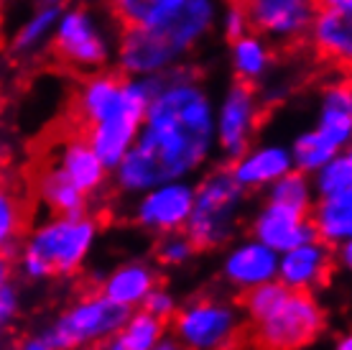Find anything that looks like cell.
<instances>
[{"label": "cell", "instance_id": "obj_13", "mask_svg": "<svg viewBox=\"0 0 352 350\" xmlns=\"http://www.w3.org/2000/svg\"><path fill=\"white\" fill-rule=\"evenodd\" d=\"M248 230H250V238L273 248L276 254H283V251L309 243V240H319L317 230L309 220V212L271 200H265L258 207V212L250 218Z\"/></svg>", "mask_w": 352, "mask_h": 350}, {"label": "cell", "instance_id": "obj_39", "mask_svg": "<svg viewBox=\"0 0 352 350\" xmlns=\"http://www.w3.org/2000/svg\"><path fill=\"white\" fill-rule=\"evenodd\" d=\"M28 3H38V6H52V8L64 10L67 6H72L74 0H28Z\"/></svg>", "mask_w": 352, "mask_h": 350}, {"label": "cell", "instance_id": "obj_37", "mask_svg": "<svg viewBox=\"0 0 352 350\" xmlns=\"http://www.w3.org/2000/svg\"><path fill=\"white\" fill-rule=\"evenodd\" d=\"M153 350H186V348L179 340H176V338H166V335H164V338H161V340L153 345Z\"/></svg>", "mask_w": 352, "mask_h": 350}, {"label": "cell", "instance_id": "obj_30", "mask_svg": "<svg viewBox=\"0 0 352 350\" xmlns=\"http://www.w3.org/2000/svg\"><path fill=\"white\" fill-rule=\"evenodd\" d=\"M164 3L166 0H100L102 10L110 16V21L118 28L146 23Z\"/></svg>", "mask_w": 352, "mask_h": 350}, {"label": "cell", "instance_id": "obj_27", "mask_svg": "<svg viewBox=\"0 0 352 350\" xmlns=\"http://www.w3.org/2000/svg\"><path fill=\"white\" fill-rule=\"evenodd\" d=\"M166 335V322L143 309H131V315L115 335L125 350H153V345Z\"/></svg>", "mask_w": 352, "mask_h": 350}, {"label": "cell", "instance_id": "obj_9", "mask_svg": "<svg viewBox=\"0 0 352 350\" xmlns=\"http://www.w3.org/2000/svg\"><path fill=\"white\" fill-rule=\"evenodd\" d=\"M324 307L311 291H291L271 315L250 322V340L258 350H304L324 333Z\"/></svg>", "mask_w": 352, "mask_h": 350}, {"label": "cell", "instance_id": "obj_25", "mask_svg": "<svg viewBox=\"0 0 352 350\" xmlns=\"http://www.w3.org/2000/svg\"><path fill=\"white\" fill-rule=\"evenodd\" d=\"M26 225V207L8 184H0V256L13 261L18 254V240Z\"/></svg>", "mask_w": 352, "mask_h": 350}, {"label": "cell", "instance_id": "obj_6", "mask_svg": "<svg viewBox=\"0 0 352 350\" xmlns=\"http://www.w3.org/2000/svg\"><path fill=\"white\" fill-rule=\"evenodd\" d=\"M115 39H118V26L105 10L74 0L56 21L49 56H54L64 70L77 74L107 70L113 67Z\"/></svg>", "mask_w": 352, "mask_h": 350}, {"label": "cell", "instance_id": "obj_2", "mask_svg": "<svg viewBox=\"0 0 352 350\" xmlns=\"http://www.w3.org/2000/svg\"><path fill=\"white\" fill-rule=\"evenodd\" d=\"M220 8L222 0H166L146 23L118 28L115 70L153 79L189 64L217 36Z\"/></svg>", "mask_w": 352, "mask_h": 350}, {"label": "cell", "instance_id": "obj_32", "mask_svg": "<svg viewBox=\"0 0 352 350\" xmlns=\"http://www.w3.org/2000/svg\"><path fill=\"white\" fill-rule=\"evenodd\" d=\"M253 31L250 28V21H248V13L243 8L240 0H222L220 18H217V34L225 39V41H232L238 36Z\"/></svg>", "mask_w": 352, "mask_h": 350}, {"label": "cell", "instance_id": "obj_42", "mask_svg": "<svg viewBox=\"0 0 352 350\" xmlns=\"http://www.w3.org/2000/svg\"><path fill=\"white\" fill-rule=\"evenodd\" d=\"M337 350H352V338H350V335L337 338Z\"/></svg>", "mask_w": 352, "mask_h": 350}, {"label": "cell", "instance_id": "obj_19", "mask_svg": "<svg viewBox=\"0 0 352 350\" xmlns=\"http://www.w3.org/2000/svg\"><path fill=\"white\" fill-rule=\"evenodd\" d=\"M232 179L245 192H261L278 176L294 169L289 146L283 143H250L238 158L225 161Z\"/></svg>", "mask_w": 352, "mask_h": 350}, {"label": "cell", "instance_id": "obj_10", "mask_svg": "<svg viewBox=\"0 0 352 350\" xmlns=\"http://www.w3.org/2000/svg\"><path fill=\"white\" fill-rule=\"evenodd\" d=\"M265 103L261 92L245 82H230L220 100H214V143L225 161L238 158L243 151L256 143Z\"/></svg>", "mask_w": 352, "mask_h": 350}, {"label": "cell", "instance_id": "obj_15", "mask_svg": "<svg viewBox=\"0 0 352 350\" xmlns=\"http://www.w3.org/2000/svg\"><path fill=\"white\" fill-rule=\"evenodd\" d=\"M332 271H335L332 248L322 240H309L278 254L276 279L291 291H314L329 284Z\"/></svg>", "mask_w": 352, "mask_h": 350}, {"label": "cell", "instance_id": "obj_20", "mask_svg": "<svg viewBox=\"0 0 352 350\" xmlns=\"http://www.w3.org/2000/svg\"><path fill=\"white\" fill-rule=\"evenodd\" d=\"M304 44L317 59L347 70L352 61V13L319 6Z\"/></svg>", "mask_w": 352, "mask_h": 350}, {"label": "cell", "instance_id": "obj_35", "mask_svg": "<svg viewBox=\"0 0 352 350\" xmlns=\"http://www.w3.org/2000/svg\"><path fill=\"white\" fill-rule=\"evenodd\" d=\"M335 251H337V254H332V256H335V261L342 266L344 271H350V266H352V240H344V243L335 245Z\"/></svg>", "mask_w": 352, "mask_h": 350}, {"label": "cell", "instance_id": "obj_5", "mask_svg": "<svg viewBox=\"0 0 352 350\" xmlns=\"http://www.w3.org/2000/svg\"><path fill=\"white\" fill-rule=\"evenodd\" d=\"M248 192L240 187L228 164L212 167L194 184L192 212L184 233L197 251H217L235 240L243 225Z\"/></svg>", "mask_w": 352, "mask_h": 350}, {"label": "cell", "instance_id": "obj_16", "mask_svg": "<svg viewBox=\"0 0 352 350\" xmlns=\"http://www.w3.org/2000/svg\"><path fill=\"white\" fill-rule=\"evenodd\" d=\"M59 16H62L59 8L26 0V13L18 18V23L10 28L8 39H6V52L10 59L16 64H36L44 56H49Z\"/></svg>", "mask_w": 352, "mask_h": 350}, {"label": "cell", "instance_id": "obj_40", "mask_svg": "<svg viewBox=\"0 0 352 350\" xmlns=\"http://www.w3.org/2000/svg\"><path fill=\"white\" fill-rule=\"evenodd\" d=\"M89 350H125V348L120 345L118 338H110L107 342H100V345H95V348H89Z\"/></svg>", "mask_w": 352, "mask_h": 350}, {"label": "cell", "instance_id": "obj_31", "mask_svg": "<svg viewBox=\"0 0 352 350\" xmlns=\"http://www.w3.org/2000/svg\"><path fill=\"white\" fill-rule=\"evenodd\" d=\"M194 254H197V248L186 238L184 230L166 233L156 243V261L164 263V266H184L186 261H192Z\"/></svg>", "mask_w": 352, "mask_h": 350}, {"label": "cell", "instance_id": "obj_36", "mask_svg": "<svg viewBox=\"0 0 352 350\" xmlns=\"http://www.w3.org/2000/svg\"><path fill=\"white\" fill-rule=\"evenodd\" d=\"M18 350H52L49 348V342L44 340V335H41V330L34 335H28V338H23V342L18 345Z\"/></svg>", "mask_w": 352, "mask_h": 350}, {"label": "cell", "instance_id": "obj_3", "mask_svg": "<svg viewBox=\"0 0 352 350\" xmlns=\"http://www.w3.org/2000/svg\"><path fill=\"white\" fill-rule=\"evenodd\" d=\"M151 90L153 79L128 77L113 67L82 74L72 110L107 172L120 164L141 131Z\"/></svg>", "mask_w": 352, "mask_h": 350}, {"label": "cell", "instance_id": "obj_11", "mask_svg": "<svg viewBox=\"0 0 352 350\" xmlns=\"http://www.w3.org/2000/svg\"><path fill=\"white\" fill-rule=\"evenodd\" d=\"M250 28L276 49H296L319 10V0H240Z\"/></svg>", "mask_w": 352, "mask_h": 350}, {"label": "cell", "instance_id": "obj_38", "mask_svg": "<svg viewBox=\"0 0 352 350\" xmlns=\"http://www.w3.org/2000/svg\"><path fill=\"white\" fill-rule=\"evenodd\" d=\"M319 6H324V8H335V10H347V13H352V0H319Z\"/></svg>", "mask_w": 352, "mask_h": 350}, {"label": "cell", "instance_id": "obj_43", "mask_svg": "<svg viewBox=\"0 0 352 350\" xmlns=\"http://www.w3.org/2000/svg\"><path fill=\"white\" fill-rule=\"evenodd\" d=\"M8 8H10V0H0V26H3V21H6Z\"/></svg>", "mask_w": 352, "mask_h": 350}, {"label": "cell", "instance_id": "obj_12", "mask_svg": "<svg viewBox=\"0 0 352 350\" xmlns=\"http://www.w3.org/2000/svg\"><path fill=\"white\" fill-rule=\"evenodd\" d=\"M192 200L194 182L189 179L161 182L138 194L135 207H133V223L156 236L184 230L186 218L192 212Z\"/></svg>", "mask_w": 352, "mask_h": 350}, {"label": "cell", "instance_id": "obj_29", "mask_svg": "<svg viewBox=\"0 0 352 350\" xmlns=\"http://www.w3.org/2000/svg\"><path fill=\"white\" fill-rule=\"evenodd\" d=\"M286 294H289V289H286L278 279L265 281V284H258L253 289L243 291L240 309H243V315H245L248 322H258V320H263V317L271 315L273 309L286 299Z\"/></svg>", "mask_w": 352, "mask_h": 350}, {"label": "cell", "instance_id": "obj_34", "mask_svg": "<svg viewBox=\"0 0 352 350\" xmlns=\"http://www.w3.org/2000/svg\"><path fill=\"white\" fill-rule=\"evenodd\" d=\"M21 315V289L18 284L6 279L0 284V333L8 330Z\"/></svg>", "mask_w": 352, "mask_h": 350}, {"label": "cell", "instance_id": "obj_14", "mask_svg": "<svg viewBox=\"0 0 352 350\" xmlns=\"http://www.w3.org/2000/svg\"><path fill=\"white\" fill-rule=\"evenodd\" d=\"M317 136L332 154L350 149L352 141V85L347 77L329 79L319 92L317 121L311 125Z\"/></svg>", "mask_w": 352, "mask_h": 350}, {"label": "cell", "instance_id": "obj_17", "mask_svg": "<svg viewBox=\"0 0 352 350\" xmlns=\"http://www.w3.org/2000/svg\"><path fill=\"white\" fill-rule=\"evenodd\" d=\"M222 281L230 289L245 291L258 284L273 281L278 274V254L263 245L256 238H248L240 243H232L220 266Z\"/></svg>", "mask_w": 352, "mask_h": 350}, {"label": "cell", "instance_id": "obj_41", "mask_svg": "<svg viewBox=\"0 0 352 350\" xmlns=\"http://www.w3.org/2000/svg\"><path fill=\"white\" fill-rule=\"evenodd\" d=\"M6 279H10V261L8 258H0V284Z\"/></svg>", "mask_w": 352, "mask_h": 350}, {"label": "cell", "instance_id": "obj_33", "mask_svg": "<svg viewBox=\"0 0 352 350\" xmlns=\"http://www.w3.org/2000/svg\"><path fill=\"white\" fill-rule=\"evenodd\" d=\"M141 309L153 317H159V320H164V322H168V320L174 317L176 309H179V302H176V297L171 291L164 289L159 284V287H153V289L146 294V299L141 302Z\"/></svg>", "mask_w": 352, "mask_h": 350}, {"label": "cell", "instance_id": "obj_22", "mask_svg": "<svg viewBox=\"0 0 352 350\" xmlns=\"http://www.w3.org/2000/svg\"><path fill=\"white\" fill-rule=\"evenodd\" d=\"M159 281L161 274L153 263L143 261V258H133V261L115 266L113 271L107 274L102 281V294L125 309H138L146 294L153 287H159Z\"/></svg>", "mask_w": 352, "mask_h": 350}, {"label": "cell", "instance_id": "obj_7", "mask_svg": "<svg viewBox=\"0 0 352 350\" xmlns=\"http://www.w3.org/2000/svg\"><path fill=\"white\" fill-rule=\"evenodd\" d=\"M245 322L240 305L220 297H194L171 317L174 338L186 350H235Z\"/></svg>", "mask_w": 352, "mask_h": 350}, {"label": "cell", "instance_id": "obj_4", "mask_svg": "<svg viewBox=\"0 0 352 350\" xmlns=\"http://www.w3.org/2000/svg\"><path fill=\"white\" fill-rule=\"evenodd\" d=\"M97 240V220L89 215H52L38 223L18 245V271L26 281L69 279L87 261Z\"/></svg>", "mask_w": 352, "mask_h": 350}, {"label": "cell", "instance_id": "obj_24", "mask_svg": "<svg viewBox=\"0 0 352 350\" xmlns=\"http://www.w3.org/2000/svg\"><path fill=\"white\" fill-rule=\"evenodd\" d=\"M309 220L317 230V238L329 248L352 240V192L317 197L309 210Z\"/></svg>", "mask_w": 352, "mask_h": 350}, {"label": "cell", "instance_id": "obj_18", "mask_svg": "<svg viewBox=\"0 0 352 350\" xmlns=\"http://www.w3.org/2000/svg\"><path fill=\"white\" fill-rule=\"evenodd\" d=\"M52 161L62 169L64 176L69 179L85 197L102 192L105 189L110 172L100 161L95 149L89 146V141L85 138V133H67L52 151Z\"/></svg>", "mask_w": 352, "mask_h": 350}, {"label": "cell", "instance_id": "obj_23", "mask_svg": "<svg viewBox=\"0 0 352 350\" xmlns=\"http://www.w3.org/2000/svg\"><path fill=\"white\" fill-rule=\"evenodd\" d=\"M36 197L52 210V215L62 218H82L87 215V200L74 184L64 176V172L54 161H46L36 169L34 176Z\"/></svg>", "mask_w": 352, "mask_h": 350}, {"label": "cell", "instance_id": "obj_8", "mask_svg": "<svg viewBox=\"0 0 352 350\" xmlns=\"http://www.w3.org/2000/svg\"><path fill=\"white\" fill-rule=\"evenodd\" d=\"M131 309L115 305L102 291L72 302L49 327L41 330L52 350L95 348L120 333Z\"/></svg>", "mask_w": 352, "mask_h": 350}, {"label": "cell", "instance_id": "obj_28", "mask_svg": "<svg viewBox=\"0 0 352 350\" xmlns=\"http://www.w3.org/2000/svg\"><path fill=\"white\" fill-rule=\"evenodd\" d=\"M265 200L309 212L311 205H314L311 179H309V174L299 172V169H291V172H286L283 176H278L276 182L265 187Z\"/></svg>", "mask_w": 352, "mask_h": 350}, {"label": "cell", "instance_id": "obj_26", "mask_svg": "<svg viewBox=\"0 0 352 350\" xmlns=\"http://www.w3.org/2000/svg\"><path fill=\"white\" fill-rule=\"evenodd\" d=\"M309 179H311L314 200H317V197H332V194L352 192V154H350V149L335 154V156L329 158V161H324L314 174H309Z\"/></svg>", "mask_w": 352, "mask_h": 350}, {"label": "cell", "instance_id": "obj_21", "mask_svg": "<svg viewBox=\"0 0 352 350\" xmlns=\"http://www.w3.org/2000/svg\"><path fill=\"white\" fill-rule=\"evenodd\" d=\"M276 46L256 31L238 36L228 41V64L232 77L238 82L261 88L265 79L276 72Z\"/></svg>", "mask_w": 352, "mask_h": 350}, {"label": "cell", "instance_id": "obj_1", "mask_svg": "<svg viewBox=\"0 0 352 350\" xmlns=\"http://www.w3.org/2000/svg\"><path fill=\"white\" fill-rule=\"evenodd\" d=\"M214 154V97L189 61L153 77L141 131L110 174L118 192L138 197L161 182L192 179Z\"/></svg>", "mask_w": 352, "mask_h": 350}]
</instances>
